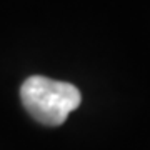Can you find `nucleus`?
I'll return each instance as SVG.
<instances>
[{
	"label": "nucleus",
	"mask_w": 150,
	"mask_h": 150,
	"mask_svg": "<svg viewBox=\"0 0 150 150\" xmlns=\"http://www.w3.org/2000/svg\"><path fill=\"white\" fill-rule=\"evenodd\" d=\"M22 103L37 122L59 127L80 105V90L72 83L32 75L20 87Z\"/></svg>",
	"instance_id": "f257e3e1"
}]
</instances>
